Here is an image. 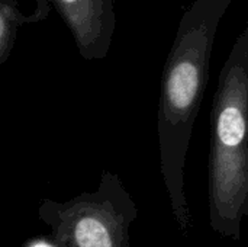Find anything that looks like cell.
Here are the masks:
<instances>
[{"instance_id":"7a4b0ae2","label":"cell","mask_w":248,"mask_h":247,"mask_svg":"<svg viewBox=\"0 0 248 247\" xmlns=\"http://www.w3.org/2000/svg\"><path fill=\"white\" fill-rule=\"evenodd\" d=\"M208 173L211 229L240 240L248 217V23L219 73L211 109Z\"/></svg>"},{"instance_id":"3957f363","label":"cell","mask_w":248,"mask_h":247,"mask_svg":"<svg viewBox=\"0 0 248 247\" xmlns=\"http://www.w3.org/2000/svg\"><path fill=\"white\" fill-rule=\"evenodd\" d=\"M138 208L116 173L103 170L99 185L67 201L42 199L38 218L54 247H129Z\"/></svg>"},{"instance_id":"6da1fadb","label":"cell","mask_w":248,"mask_h":247,"mask_svg":"<svg viewBox=\"0 0 248 247\" xmlns=\"http://www.w3.org/2000/svg\"><path fill=\"white\" fill-rule=\"evenodd\" d=\"M234 1L193 0L179 22L163 68L157 112L160 170L171 215L183 237L193 229L185 183L186 157L209 80L218 28Z\"/></svg>"},{"instance_id":"277c9868","label":"cell","mask_w":248,"mask_h":247,"mask_svg":"<svg viewBox=\"0 0 248 247\" xmlns=\"http://www.w3.org/2000/svg\"><path fill=\"white\" fill-rule=\"evenodd\" d=\"M65 22L78 54L87 60L106 58L116 29L113 0H49Z\"/></svg>"},{"instance_id":"5b68a950","label":"cell","mask_w":248,"mask_h":247,"mask_svg":"<svg viewBox=\"0 0 248 247\" xmlns=\"http://www.w3.org/2000/svg\"><path fill=\"white\" fill-rule=\"evenodd\" d=\"M19 7L17 0H0V67L13 51L19 28L45 19L49 12V0H38V10L31 15L22 13Z\"/></svg>"}]
</instances>
